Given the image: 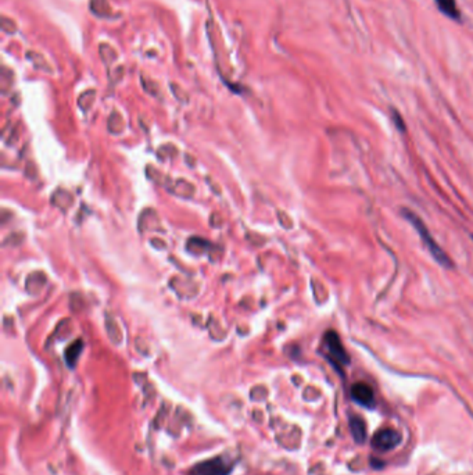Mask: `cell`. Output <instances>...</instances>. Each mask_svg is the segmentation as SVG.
<instances>
[{
    "mask_svg": "<svg viewBox=\"0 0 473 475\" xmlns=\"http://www.w3.org/2000/svg\"><path fill=\"white\" fill-rule=\"evenodd\" d=\"M393 120H395V124H397V127L400 128V130H404V124H402V120H401V117H400V114L397 113V111H393Z\"/></svg>",
    "mask_w": 473,
    "mask_h": 475,
    "instance_id": "9c48e42d",
    "label": "cell"
},
{
    "mask_svg": "<svg viewBox=\"0 0 473 475\" xmlns=\"http://www.w3.org/2000/svg\"><path fill=\"white\" fill-rule=\"evenodd\" d=\"M404 217L414 225V228L417 230V233L420 234L422 242L425 243V246L427 247V250L430 252V255L435 257V260L445 267H449L451 265V259L448 257L447 253L442 249V246L435 240L433 235L430 234L429 228L425 225V223L422 221L421 218L410 210H404Z\"/></svg>",
    "mask_w": 473,
    "mask_h": 475,
    "instance_id": "6da1fadb",
    "label": "cell"
},
{
    "mask_svg": "<svg viewBox=\"0 0 473 475\" xmlns=\"http://www.w3.org/2000/svg\"><path fill=\"white\" fill-rule=\"evenodd\" d=\"M232 470V463L227 461L224 457H215L207 461L197 464L190 475H228Z\"/></svg>",
    "mask_w": 473,
    "mask_h": 475,
    "instance_id": "3957f363",
    "label": "cell"
},
{
    "mask_svg": "<svg viewBox=\"0 0 473 475\" xmlns=\"http://www.w3.org/2000/svg\"><path fill=\"white\" fill-rule=\"evenodd\" d=\"M80 347H82V342H80V341H77V342L74 343L73 346H70V347L67 349V352H66V359H67V362H68V364H70L71 367H74V363H76V360H77V357H78Z\"/></svg>",
    "mask_w": 473,
    "mask_h": 475,
    "instance_id": "ba28073f",
    "label": "cell"
},
{
    "mask_svg": "<svg viewBox=\"0 0 473 475\" xmlns=\"http://www.w3.org/2000/svg\"><path fill=\"white\" fill-rule=\"evenodd\" d=\"M401 439L402 436L398 431H395L393 428H385L373 435L372 446L379 451H389L395 449L401 442Z\"/></svg>",
    "mask_w": 473,
    "mask_h": 475,
    "instance_id": "277c9868",
    "label": "cell"
},
{
    "mask_svg": "<svg viewBox=\"0 0 473 475\" xmlns=\"http://www.w3.org/2000/svg\"><path fill=\"white\" fill-rule=\"evenodd\" d=\"M350 431L357 444H364L367 439V424L360 416H350Z\"/></svg>",
    "mask_w": 473,
    "mask_h": 475,
    "instance_id": "8992f818",
    "label": "cell"
},
{
    "mask_svg": "<svg viewBox=\"0 0 473 475\" xmlns=\"http://www.w3.org/2000/svg\"><path fill=\"white\" fill-rule=\"evenodd\" d=\"M351 397L355 403L367 409H372L375 406L373 389L365 382H357L351 387Z\"/></svg>",
    "mask_w": 473,
    "mask_h": 475,
    "instance_id": "5b68a950",
    "label": "cell"
},
{
    "mask_svg": "<svg viewBox=\"0 0 473 475\" xmlns=\"http://www.w3.org/2000/svg\"><path fill=\"white\" fill-rule=\"evenodd\" d=\"M325 344L328 349V357L329 360L338 367L342 369L343 367L348 366L350 363V357L343 346L342 339L341 337L335 332V331H329L325 335Z\"/></svg>",
    "mask_w": 473,
    "mask_h": 475,
    "instance_id": "7a4b0ae2",
    "label": "cell"
},
{
    "mask_svg": "<svg viewBox=\"0 0 473 475\" xmlns=\"http://www.w3.org/2000/svg\"><path fill=\"white\" fill-rule=\"evenodd\" d=\"M435 3L442 14L459 23V20L462 19V14H461V10L458 9L457 0H435Z\"/></svg>",
    "mask_w": 473,
    "mask_h": 475,
    "instance_id": "52a82bcc",
    "label": "cell"
}]
</instances>
